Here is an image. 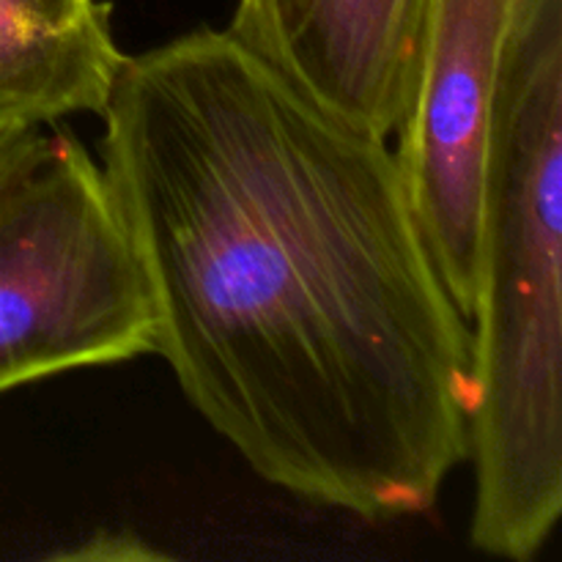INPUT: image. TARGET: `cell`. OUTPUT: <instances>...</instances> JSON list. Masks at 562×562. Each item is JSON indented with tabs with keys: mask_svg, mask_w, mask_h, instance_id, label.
Returning a JSON list of instances; mask_svg holds the SVG:
<instances>
[{
	"mask_svg": "<svg viewBox=\"0 0 562 562\" xmlns=\"http://www.w3.org/2000/svg\"><path fill=\"white\" fill-rule=\"evenodd\" d=\"M483 190L470 538L527 562L562 514V0L516 5Z\"/></svg>",
	"mask_w": 562,
	"mask_h": 562,
	"instance_id": "7a4b0ae2",
	"label": "cell"
},
{
	"mask_svg": "<svg viewBox=\"0 0 562 562\" xmlns=\"http://www.w3.org/2000/svg\"><path fill=\"white\" fill-rule=\"evenodd\" d=\"M47 137L42 126H16L0 132V181L33 162L47 146Z\"/></svg>",
	"mask_w": 562,
	"mask_h": 562,
	"instance_id": "52a82bcc",
	"label": "cell"
},
{
	"mask_svg": "<svg viewBox=\"0 0 562 562\" xmlns=\"http://www.w3.org/2000/svg\"><path fill=\"white\" fill-rule=\"evenodd\" d=\"M426 0H239L225 31L335 119L393 140Z\"/></svg>",
	"mask_w": 562,
	"mask_h": 562,
	"instance_id": "5b68a950",
	"label": "cell"
},
{
	"mask_svg": "<svg viewBox=\"0 0 562 562\" xmlns=\"http://www.w3.org/2000/svg\"><path fill=\"white\" fill-rule=\"evenodd\" d=\"M102 119L154 351L198 415L307 503L431 510L470 453L472 329L387 137L212 27L124 58Z\"/></svg>",
	"mask_w": 562,
	"mask_h": 562,
	"instance_id": "6da1fadb",
	"label": "cell"
},
{
	"mask_svg": "<svg viewBox=\"0 0 562 562\" xmlns=\"http://www.w3.org/2000/svg\"><path fill=\"white\" fill-rule=\"evenodd\" d=\"M519 0H426L395 162L423 241L461 316L477 294L483 187Z\"/></svg>",
	"mask_w": 562,
	"mask_h": 562,
	"instance_id": "277c9868",
	"label": "cell"
},
{
	"mask_svg": "<svg viewBox=\"0 0 562 562\" xmlns=\"http://www.w3.org/2000/svg\"><path fill=\"white\" fill-rule=\"evenodd\" d=\"M124 58L108 3L0 0V132L102 115Z\"/></svg>",
	"mask_w": 562,
	"mask_h": 562,
	"instance_id": "8992f818",
	"label": "cell"
},
{
	"mask_svg": "<svg viewBox=\"0 0 562 562\" xmlns=\"http://www.w3.org/2000/svg\"><path fill=\"white\" fill-rule=\"evenodd\" d=\"M154 349L151 285L108 176L53 132L0 181V393Z\"/></svg>",
	"mask_w": 562,
	"mask_h": 562,
	"instance_id": "3957f363",
	"label": "cell"
}]
</instances>
